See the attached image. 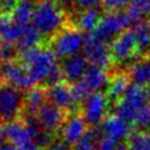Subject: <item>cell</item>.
Here are the masks:
<instances>
[{
  "label": "cell",
  "instance_id": "6da1fadb",
  "mask_svg": "<svg viewBox=\"0 0 150 150\" xmlns=\"http://www.w3.org/2000/svg\"><path fill=\"white\" fill-rule=\"evenodd\" d=\"M68 21L69 19H67L64 9L55 0L38 1L32 23L42 38L41 45L47 43Z\"/></svg>",
  "mask_w": 150,
  "mask_h": 150
},
{
  "label": "cell",
  "instance_id": "7a4b0ae2",
  "mask_svg": "<svg viewBox=\"0 0 150 150\" xmlns=\"http://www.w3.org/2000/svg\"><path fill=\"white\" fill-rule=\"evenodd\" d=\"M19 60L28 68L30 75L38 83H43L48 75L57 67L55 54L42 45L20 53Z\"/></svg>",
  "mask_w": 150,
  "mask_h": 150
},
{
  "label": "cell",
  "instance_id": "3957f363",
  "mask_svg": "<svg viewBox=\"0 0 150 150\" xmlns=\"http://www.w3.org/2000/svg\"><path fill=\"white\" fill-rule=\"evenodd\" d=\"M84 40L86 35H83V32H81L69 19L67 25L63 26L54 36L47 41V43L42 46L48 47L56 57L67 59L76 55V53L84 45Z\"/></svg>",
  "mask_w": 150,
  "mask_h": 150
},
{
  "label": "cell",
  "instance_id": "277c9868",
  "mask_svg": "<svg viewBox=\"0 0 150 150\" xmlns=\"http://www.w3.org/2000/svg\"><path fill=\"white\" fill-rule=\"evenodd\" d=\"M7 139L18 150H30L36 145V137L41 128L30 115L23 120L8 122L6 125Z\"/></svg>",
  "mask_w": 150,
  "mask_h": 150
},
{
  "label": "cell",
  "instance_id": "5b68a950",
  "mask_svg": "<svg viewBox=\"0 0 150 150\" xmlns=\"http://www.w3.org/2000/svg\"><path fill=\"white\" fill-rule=\"evenodd\" d=\"M148 101L149 98L143 88L130 84L121 100L115 103V115L131 123L141 110L148 105Z\"/></svg>",
  "mask_w": 150,
  "mask_h": 150
},
{
  "label": "cell",
  "instance_id": "8992f818",
  "mask_svg": "<svg viewBox=\"0 0 150 150\" xmlns=\"http://www.w3.org/2000/svg\"><path fill=\"white\" fill-rule=\"evenodd\" d=\"M130 26V21L125 13L122 12H105L96 29L91 33L93 36L100 42L108 43L114 41L118 35L125 32V28Z\"/></svg>",
  "mask_w": 150,
  "mask_h": 150
},
{
  "label": "cell",
  "instance_id": "52a82bcc",
  "mask_svg": "<svg viewBox=\"0 0 150 150\" xmlns=\"http://www.w3.org/2000/svg\"><path fill=\"white\" fill-rule=\"evenodd\" d=\"M25 96L8 82L0 79V120L12 122L23 110Z\"/></svg>",
  "mask_w": 150,
  "mask_h": 150
},
{
  "label": "cell",
  "instance_id": "ba28073f",
  "mask_svg": "<svg viewBox=\"0 0 150 150\" xmlns=\"http://www.w3.org/2000/svg\"><path fill=\"white\" fill-rule=\"evenodd\" d=\"M0 79L19 90H30L38 83L30 75L28 68L19 59L1 63Z\"/></svg>",
  "mask_w": 150,
  "mask_h": 150
},
{
  "label": "cell",
  "instance_id": "9c48e42d",
  "mask_svg": "<svg viewBox=\"0 0 150 150\" xmlns=\"http://www.w3.org/2000/svg\"><path fill=\"white\" fill-rule=\"evenodd\" d=\"M107 94L101 91L91 93L82 103V116L90 125H96L105 118L109 107Z\"/></svg>",
  "mask_w": 150,
  "mask_h": 150
},
{
  "label": "cell",
  "instance_id": "30bf717a",
  "mask_svg": "<svg viewBox=\"0 0 150 150\" xmlns=\"http://www.w3.org/2000/svg\"><path fill=\"white\" fill-rule=\"evenodd\" d=\"M35 120L38 125L43 131H46L47 134H52L62 129L67 118L62 109L57 108L50 102H47L39 109V111L36 112Z\"/></svg>",
  "mask_w": 150,
  "mask_h": 150
},
{
  "label": "cell",
  "instance_id": "8fae6325",
  "mask_svg": "<svg viewBox=\"0 0 150 150\" xmlns=\"http://www.w3.org/2000/svg\"><path fill=\"white\" fill-rule=\"evenodd\" d=\"M137 50H138V46L132 29L125 30L121 35H118L111 42V47H110L111 57L117 63L130 61L135 56Z\"/></svg>",
  "mask_w": 150,
  "mask_h": 150
},
{
  "label": "cell",
  "instance_id": "7c38bea8",
  "mask_svg": "<svg viewBox=\"0 0 150 150\" xmlns=\"http://www.w3.org/2000/svg\"><path fill=\"white\" fill-rule=\"evenodd\" d=\"M83 52L89 63L100 66L102 68H107L109 63L112 61L111 52L108 45L96 40L91 33L86 34Z\"/></svg>",
  "mask_w": 150,
  "mask_h": 150
},
{
  "label": "cell",
  "instance_id": "4fadbf2b",
  "mask_svg": "<svg viewBox=\"0 0 150 150\" xmlns=\"http://www.w3.org/2000/svg\"><path fill=\"white\" fill-rule=\"evenodd\" d=\"M47 95H48V102L56 105L57 108L66 110H74L77 105L75 103L73 91H71V84L67 81H62L55 86L47 88Z\"/></svg>",
  "mask_w": 150,
  "mask_h": 150
},
{
  "label": "cell",
  "instance_id": "5bb4252c",
  "mask_svg": "<svg viewBox=\"0 0 150 150\" xmlns=\"http://www.w3.org/2000/svg\"><path fill=\"white\" fill-rule=\"evenodd\" d=\"M101 131L104 135V137L111 138L114 141H122L124 138H128L130 136L131 125L130 122L127 120L117 116V115H110L107 116L101 124Z\"/></svg>",
  "mask_w": 150,
  "mask_h": 150
},
{
  "label": "cell",
  "instance_id": "9a60e30c",
  "mask_svg": "<svg viewBox=\"0 0 150 150\" xmlns=\"http://www.w3.org/2000/svg\"><path fill=\"white\" fill-rule=\"evenodd\" d=\"M87 122L82 115L71 114L61 129L62 141L68 145H76L87 132Z\"/></svg>",
  "mask_w": 150,
  "mask_h": 150
},
{
  "label": "cell",
  "instance_id": "2e32d148",
  "mask_svg": "<svg viewBox=\"0 0 150 150\" xmlns=\"http://www.w3.org/2000/svg\"><path fill=\"white\" fill-rule=\"evenodd\" d=\"M88 66H89V61L87 60V57L80 54L67 57L61 63V69L63 73L64 81H67L70 84L80 81Z\"/></svg>",
  "mask_w": 150,
  "mask_h": 150
},
{
  "label": "cell",
  "instance_id": "e0dca14e",
  "mask_svg": "<svg viewBox=\"0 0 150 150\" xmlns=\"http://www.w3.org/2000/svg\"><path fill=\"white\" fill-rule=\"evenodd\" d=\"M82 80L87 84V87L90 89V91L95 93V91H98L104 86H108L109 76L105 68L89 63L88 68L86 69L82 76Z\"/></svg>",
  "mask_w": 150,
  "mask_h": 150
},
{
  "label": "cell",
  "instance_id": "ac0fdd59",
  "mask_svg": "<svg viewBox=\"0 0 150 150\" xmlns=\"http://www.w3.org/2000/svg\"><path fill=\"white\" fill-rule=\"evenodd\" d=\"M128 77L134 86L146 87L150 84V57L138 59L129 68Z\"/></svg>",
  "mask_w": 150,
  "mask_h": 150
},
{
  "label": "cell",
  "instance_id": "d6986e66",
  "mask_svg": "<svg viewBox=\"0 0 150 150\" xmlns=\"http://www.w3.org/2000/svg\"><path fill=\"white\" fill-rule=\"evenodd\" d=\"M48 102V95H47V87L43 86H36L27 91L25 95V105L23 110L27 111L28 115L36 114L39 109Z\"/></svg>",
  "mask_w": 150,
  "mask_h": 150
},
{
  "label": "cell",
  "instance_id": "ffe728a7",
  "mask_svg": "<svg viewBox=\"0 0 150 150\" xmlns=\"http://www.w3.org/2000/svg\"><path fill=\"white\" fill-rule=\"evenodd\" d=\"M129 86V77L125 74L120 73L109 79L107 87V96L109 98V102L117 103L121 100V97L125 94Z\"/></svg>",
  "mask_w": 150,
  "mask_h": 150
},
{
  "label": "cell",
  "instance_id": "44dd1931",
  "mask_svg": "<svg viewBox=\"0 0 150 150\" xmlns=\"http://www.w3.org/2000/svg\"><path fill=\"white\" fill-rule=\"evenodd\" d=\"M101 18H102V15H101V12L98 8H96V7L88 8L80 13L75 26L81 32H86L87 34L93 33L96 29V27L98 26Z\"/></svg>",
  "mask_w": 150,
  "mask_h": 150
},
{
  "label": "cell",
  "instance_id": "7402d4cb",
  "mask_svg": "<svg viewBox=\"0 0 150 150\" xmlns=\"http://www.w3.org/2000/svg\"><path fill=\"white\" fill-rule=\"evenodd\" d=\"M125 14L132 26L143 22V19L150 16V0H131Z\"/></svg>",
  "mask_w": 150,
  "mask_h": 150
},
{
  "label": "cell",
  "instance_id": "603a6c76",
  "mask_svg": "<svg viewBox=\"0 0 150 150\" xmlns=\"http://www.w3.org/2000/svg\"><path fill=\"white\" fill-rule=\"evenodd\" d=\"M36 5V0H21L12 13V19L20 25H27L32 22Z\"/></svg>",
  "mask_w": 150,
  "mask_h": 150
},
{
  "label": "cell",
  "instance_id": "cb8c5ba5",
  "mask_svg": "<svg viewBox=\"0 0 150 150\" xmlns=\"http://www.w3.org/2000/svg\"><path fill=\"white\" fill-rule=\"evenodd\" d=\"M42 42V38L40 35V33L38 32V29L33 26L32 22H29L26 26V29L22 34V36L19 39V41L15 43L19 53H22L25 50H28L35 46L41 45Z\"/></svg>",
  "mask_w": 150,
  "mask_h": 150
},
{
  "label": "cell",
  "instance_id": "d4e9b609",
  "mask_svg": "<svg viewBox=\"0 0 150 150\" xmlns=\"http://www.w3.org/2000/svg\"><path fill=\"white\" fill-rule=\"evenodd\" d=\"M127 141L128 150H150V131H132Z\"/></svg>",
  "mask_w": 150,
  "mask_h": 150
},
{
  "label": "cell",
  "instance_id": "484cf974",
  "mask_svg": "<svg viewBox=\"0 0 150 150\" xmlns=\"http://www.w3.org/2000/svg\"><path fill=\"white\" fill-rule=\"evenodd\" d=\"M101 129H88L84 136L75 145L74 150H97V144L101 137Z\"/></svg>",
  "mask_w": 150,
  "mask_h": 150
},
{
  "label": "cell",
  "instance_id": "4316f807",
  "mask_svg": "<svg viewBox=\"0 0 150 150\" xmlns=\"http://www.w3.org/2000/svg\"><path fill=\"white\" fill-rule=\"evenodd\" d=\"M132 32L138 46V49H144L150 46V28L148 22H139L134 26Z\"/></svg>",
  "mask_w": 150,
  "mask_h": 150
},
{
  "label": "cell",
  "instance_id": "83f0119b",
  "mask_svg": "<svg viewBox=\"0 0 150 150\" xmlns=\"http://www.w3.org/2000/svg\"><path fill=\"white\" fill-rule=\"evenodd\" d=\"M19 50L15 45L0 41V62H8L19 59Z\"/></svg>",
  "mask_w": 150,
  "mask_h": 150
},
{
  "label": "cell",
  "instance_id": "f1b7e54d",
  "mask_svg": "<svg viewBox=\"0 0 150 150\" xmlns=\"http://www.w3.org/2000/svg\"><path fill=\"white\" fill-rule=\"evenodd\" d=\"M132 123L141 131H150V105L149 104L141 110V112L136 116Z\"/></svg>",
  "mask_w": 150,
  "mask_h": 150
},
{
  "label": "cell",
  "instance_id": "f546056e",
  "mask_svg": "<svg viewBox=\"0 0 150 150\" xmlns=\"http://www.w3.org/2000/svg\"><path fill=\"white\" fill-rule=\"evenodd\" d=\"M131 0H103L102 6L107 12H121L123 8H128Z\"/></svg>",
  "mask_w": 150,
  "mask_h": 150
},
{
  "label": "cell",
  "instance_id": "4dcf8cb0",
  "mask_svg": "<svg viewBox=\"0 0 150 150\" xmlns=\"http://www.w3.org/2000/svg\"><path fill=\"white\" fill-rule=\"evenodd\" d=\"M120 142L108 137H102L97 144V150H115Z\"/></svg>",
  "mask_w": 150,
  "mask_h": 150
},
{
  "label": "cell",
  "instance_id": "1f68e13d",
  "mask_svg": "<svg viewBox=\"0 0 150 150\" xmlns=\"http://www.w3.org/2000/svg\"><path fill=\"white\" fill-rule=\"evenodd\" d=\"M103 0H75L77 7L80 8H84V9H88V8H93L95 6H97L98 4H101Z\"/></svg>",
  "mask_w": 150,
  "mask_h": 150
},
{
  "label": "cell",
  "instance_id": "d6a6232c",
  "mask_svg": "<svg viewBox=\"0 0 150 150\" xmlns=\"http://www.w3.org/2000/svg\"><path fill=\"white\" fill-rule=\"evenodd\" d=\"M49 150H68V144H66L63 141L56 142V143H53L50 145Z\"/></svg>",
  "mask_w": 150,
  "mask_h": 150
},
{
  "label": "cell",
  "instance_id": "836d02e7",
  "mask_svg": "<svg viewBox=\"0 0 150 150\" xmlns=\"http://www.w3.org/2000/svg\"><path fill=\"white\" fill-rule=\"evenodd\" d=\"M6 139H7L6 128H5V125L0 124V144H2V143H6Z\"/></svg>",
  "mask_w": 150,
  "mask_h": 150
},
{
  "label": "cell",
  "instance_id": "e575fe53",
  "mask_svg": "<svg viewBox=\"0 0 150 150\" xmlns=\"http://www.w3.org/2000/svg\"><path fill=\"white\" fill-rule=\"evenodd\" d=\"M55 1H56V2H57V4H59V5L64 9L67 6H70V5L73 4V1H74V0H55Z\"/></svg>",
  "mask_w": 150,
  "mask_h": 150
},
{
  "label": "cell",
  "instance_id": "d590c367",
  "mask_svg": "<svg viewBox=\"0 0 150 150\" xmlns=\"http://www.w3.org/2000/svg\"><path fill=\"white\" fill-rule=\"evenodd\" d=\"M0 150H18V149L11 143H2L0 144Z\"/></svg>",
  "mask_w": 150,
  "mask_h": 150
},
{
  "label": "cell",
  "instance_id": "8d00e7d4",
  "mask_svg": "<svg viewBox=\"0 0 150 150\" xmlns=\"http://www.w3.org/2000/svg\"><path fill=\"white\" fill-rule=\"evenodd\" d=\"M115 150H128V146L127 144H123V143H118V145L116 146Z\"/></svg>",
  "mask_w": 150,
  "mask_h": 150
},
{
  "label": "cell",
  "instance_id": "74e56055",
  "mask_svg": "<svg viewBox=\"0 0 150 150\" xmlns=\"http://www.w3.org/2000/svg\"><path fill=\"white\" fill-rule=\"evenodd\" d=\"M144 90H145V94H146V96H148V98L150 100V84H149V86H146Z\"/></svg>",
  "mask_w": 150,
  "mask_h": 150
},
{
  "label": "cell",
  "instance_id": "f35d334b",
  "mask_svg": "<svg viewBox=\"0 0 150 150\" xmlns=\"http://www.w3.org/2000/svg\"><path fill=\"white\" fill-rule=\"evenodd\" d=\"M30 150H42L41 148H38V146H35V148H33V149H30Z\"/></svg>",
  "mask_w": 150,
  "mask_h": 150
},
{
  "label": "cell",
  "instance_id": "ab89813d",
  "mask_svg": "<svg viewBox=\"0 0 150 150\" xmlns=\"http://www.w3.org/2000/svg\"><path fill=\"white\" fill-rule=\"evenodd\" d=\"M148 54H149V57H150V46L148 47Z\"/></svg>",
  "mask_w": 150,
  "mask_h": 150
},
{
  "label": "cell",
  "instance_id": "60d3db41",
  "mask_svg": "<svg viewBox=\"0 0 150 150\" xmlns=\"http://www.w3.org/2000/svg\"><path fill=\"white\" fill-rule=\"evenodd\" d=\"M148 26H149V28H150V18H149V21H148Z\"/></svg>",
  "mask_w": 150,
  "mask_h": 150
},
{
  "label": "cell",
  "instance_id": "b9f144b4",
  "mask_svg": "<svg viewBox=\"0 0 150 150\" xmlns=\"http://www.w3.org/2000/svg\"><path fill=\"white\" fill-rule=\"evenodd\" d=\"M36 1H42V0H36Z\"/></svg>",
  "mask_w": 150,
  "mask_h": 150
}]
</instances>
